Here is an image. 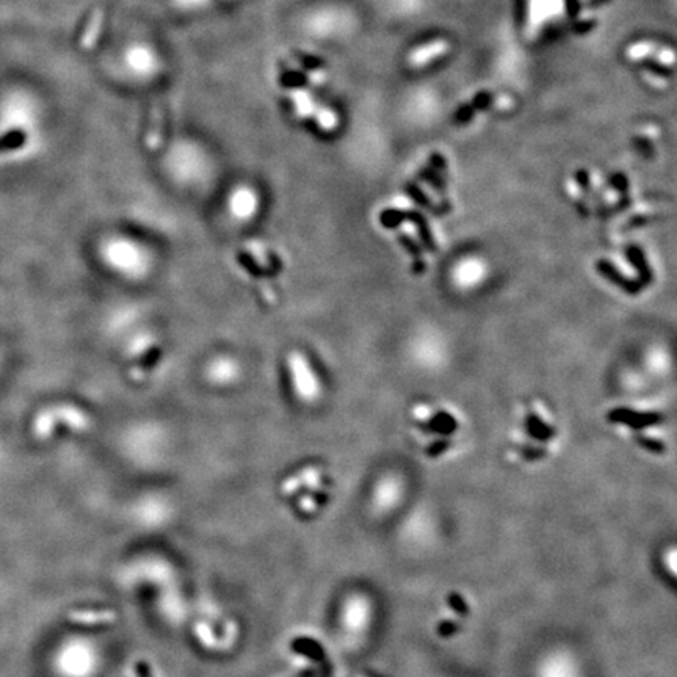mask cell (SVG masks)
Returning <instances> with one entry per match:
<instances>
[{
	"label": "cell",
	"instance_id": "6da1fadb",
	"mask_svg": "<svg viewBox=\"0 0 677 677\" xmlns=\"http://www.w3.org/2000/svg\"><path fill=\"white\" fill-rule=\"evenodd\" d=\"M58 423L68 425L73 432H87L91 427V419L87 412L71 405L48 407L33 420L32 430L36 439H48L55 432Z\"/></svg>",
	"mask_w": 677,
	"mask_h": 677
},
{
	"label": "cell",
	"instance_id": "7a4b0ae2",
	"mask_svg": "<svg viewBox=\"0 0 677 677\" xmlns=\"http://www.w3.org/2000/svg\"><path fill=\"white\" fill-rule=\"evenodd\" d=\"M607 420L612 423H621L635 432H641L649 427L660 425L665 420L663 415L657 411H635L630 407H614L607 414Z\"/></svg>",
	"mask_w": 677,
	"mask_h": 677
},
{
	"label": "cell",
	"instance_id": "3957f363",
	"mask_svg": "<svg viewBox=\"0 0 677 677\" xmlns=\"http://www.w3.org/2000/svg\"><path fill=\"white\" fill-rule=\"evenodd\" d=\"M290 368L294 373V383L299 397L304 400H315L320 394L319 381L315 378V373L311 371L309 363L304 359L303 355H292L290 358Z\"/></svg>",
	"mask_w": 677,
	"mask_h": 677
},
{
	"label": "cell",
	"instance_id": "277c9868",
	"mask_svg": "<svg viewBox=\"0 0 677 677\" xmlns=\"http://www.w3.org/2000/svg\"><path fill=\"white\" fill-rule=\"evenodd\" d=\"M596 270L599 272V274H602L607 281H610L613 286L619 287L627 295H632V297L640 295L644 290V287L640 282L635 279H629L627 276L622 274L618 268L610 262V260L599 259L596 262Z\"/></svg>",
	"mask_w": 677,
	"mask_h": 677
},
{
	"label": "cell",
	"instance_id": "5b68a950",
	"mask_svg": "<svg viewBox=\"0 0 677 677\" xmlns=\"http://www.w3.org/2000/svg\"><path fill=\"white\" fill-rule=\"evenodd\" d=\"M290 649L295 654H299V656H304L307 659L314 660L315 663L321 668L323 676L329 677L331 663L326 657V652L323 651L321 646L315 640H312V638H307V636L295 638V640L290 643Z\"/></svg>",
	"mask_w": 677,
	"mask_h": 677
},
{
	"label": "cell",
	"instance_id": "8992f818",
	"mask_svg": "<svg viewBox=\"0 0 677 677\" xmlns=\"http://www.w3.org/2000/svg\"><path fill=\"white\" fill-rule=\"evenodd\" d=\"M450 43L447 40H435L420 46L407 55V65L411 68H423L432 63L433 60L441 58L449 52Z\"/></svg>",
	"mask_w": 677,
	"mask_h": 677
},
{
	"label": "cell",
	"instance_id": "52a82bcc",
	"mask_svg": "<svg viewBox=\"0 0 677 677\" xmlns=\"http://www.w3.org/2000/svg\"><path fill=\"white\" fill-rule=\"evenodd\" d=\"M626 257L638 273V282L643 287H648L654 282V270L651 268L648 259H646L643 250L636 245H630L626 248Z\"/></svg>",
	"mask_w": 677,
	"mask_h": 677
},
{
	"label": "cell",
	"instance_id": "ba28073f",
	"mask_svg": "<svg viewBox=\"0 0 677 677\" xmlns=\"http://www.w3.org/2000/svg\"><path fill=\"white\" fill-rule=\"evenodd\" d=\"M164 142V109L159 101L151 105L149 113V127L146 135V144L149 149H159Z\"/></svg>",
	"mask_w": 677,
	"mask_h": 677
},
{
	"label": "cell",
	"instance_id": "9c48e42d",
	"mask_svg": "<svg viewBox=\"0 0 677 677\" xmlns=\"http://www.w3.org/2000/svg\"><path fill=\"white\" fill-rule=\"evenodd\" d=\"M524 428L526 433L532 437V439L545 444L550 439L557 436V430L552 425H549L548 422H544L540 415L535 412H528L526 415V422H524Z\"/></svg>",
	"mask_w": 677,
	"mask_h": 677
},
{
	"label": "cell",
	"instance_id": "30bf717a",
	"mask_svg": "<svg viewBox=\"0 0 677 677\" xmlns=\"http://www.w3.org/2000/svg\"><path fill=\"white\" fill-rule=\"evenodd\" d=\"M420 428L428 433H437L441 436H452L457 433L458 422L447 411H437L432 419L420 423Z\"/></svg>",
	"mask_w": 677,
	"mask_h": 677
},
{
	"label": "cell",
	"instance_id": "8fae6325",
	"mask_svg": "<svg viewBox=\"0 0 677 677\" xmlns=\"http://www.w3.org/2000/svg\"><path fill=\"white\" fill-rule=\"evenodd\" d=\"M238 373V367L233 361H229L226 358L215 361V363L210 364L209 367V378L213 383H220V384H228L230 381H234L237 378Z\"/></svg>",
	"mask_w": 677,
	"mask_h": 677
},
{
	"label": "cell",
	"instance_id": "7c38bea8",
	"mask_svg": "<svg viewBox=\"0 0 677 677\" xmlns=\"http://www.w3.org/2000/svg\"><path fill=\"white\" fill-rule=\"evenodd\" d=\"M289 96L292 97V101L295 104V110H297V117L298 118H312L315 114V109H317V104L314 102L312 95L309 91L304 88H295L289 91Z\"/></svg>",
	"mask_w": 677,
	"mask_h": 677
},
{
	"label": "cell",
	"instance_id": "4fadbf2b",
	"mask_svg": "<svg viewBox=\"0 0 677 677\" xmlns=\"http://www.w3.org/2000/svg\"><path fill=\"white\" fill-rule=\"evenodd\" d=\"M102 21H104L102 10H96L93 14H91V18L87 22V27H85L82 40H80L82 48L91 49L96 44L99 33H101L102 30Z\"/></svg>",
	"mask_w": 677,
	"mask_h": 677
},
{
	"label": "cell",
	"instance_id": "5bb4252c",
	"mask_svg": "<svg viewBox=\"0 0 677 677\" xmlns=\"http://www.w3.org/2000/svg\"><path fill=\"white\" fill-rule=\"evenodd\" d=\"M68 619L77 624H107L117 619L113 612H71Z\"/></svg>",
	"mask_w": 677,
	"mask_h": 677
},
{
	"label": "cell",
	"instance_id": "9a60e30c",
	"mask_svg": "<svg viewBox=\"0 0 677 677\" xmlns=\"http://www.w3.org/2000/svg\"><path fill=\"white\" fill-rule=\"evenodd\" d=\"M659 46L660 44L649 41V40L632 43L626 49V57L630 61H643V60H648V58H654V55H656V52L659 49Z\"/></svg>",
	"mask_w": 677,
	"mask_h": 677
},
{
	"label": "cell",
	"instance_id": "2e32d148",
	"mask_svg": "<svg viewBox=\"0 0 677 677\" xmlns=\"http://www.w3.org/2000/svg\"><path fill=\"white\" fill-rule=\"evenodd\" d=\"M412 223L415 225V228H417L419 237L422 238V243L425 245V248H427L430 252H435V251L437 250V246H436V243H435V238H433L432 233H430L427 220L423 218L422 215L414 212V215H412Z\"/></svg>",
	"mask_w": 677,
	"mask_h": 677
},
{
	"label": "cell",
	"instance_id": "e0dca14e",
	"mask_svg": "<svg viewBox=\"0 0 677 677\" xmlns=\"http://www.w3.org/2000/svg\"><path fill=\"white\" fill-rule=\"evenodd\" d=\"M632 439L636 445H640V447L644 449L646 452L654 453V455H663V453L666 452V444L661 442L660 439H656V437H649V436H644V435H640V433H635L632 436Z\"/></svg>",
	"mask_w": 677,
	"mask_h": 677
},
{
	"label": "cell",
	"instance_id": "ac0fdd59",
	"mask_svg": "<svg viewBox=\"0 0 677 677\" xmlns=\"http://www.w3.org/2000/svg\"><path fill=\"white\" fill-rule=\"evenodd\" d=\"M27 142V135L22 130H11L4 137H0V152L2 151H16Z\"/></svg>",
	"mask_w": 677,
	"mask_h": 677
},
{
	"label": "cell",
	"instance_id": "d6986e66",
	"mask_svg": "<svg viewBox=\"0 0 677 677\" xmlns=\"http://www.w3.org/2000/svg\"><path fill=\"white\" fill-rule=\"evenodd\" d=\"M315 119H317L319 122V126L321 130H326V132H329V130H334L337 127V114L328 109V107H319L317 105V109H315Z\"/></svg>",
	"mask_w": 677,
	"mask_h": 677
},
{
	"label": "cell",
	"instance_id": "ffe728a7",
	"mask_svg": "<svg viewBox=\"0 0 677 677\" xmlns=\"http://www.w3.org/2000/svg\"><path fill=\"white\" fill-rule=\"evenodd\" d=\"M516 449H518V452H519V455L522 457V459L530 461V463H532V461L544 459L545 457H548V449H545V447H538V445L526 444V445H518Z\"/></svg>",
	"mask_w": 677,
	"mask_h": 677
},
{
	"label": "cell",
	"instance_id": "44dd1931",
	"mask_svg": "<svg viewBox=\"0 0 677 677\" xmlns=\"http://www.w3.org/2000/svg\"><path fill=\"white\" fill-rule=\"evenodd\" d=\"M654 60H656L661 66L671 68L677 63V52L673 48H668V46H659L656 55H654Z\"/></svg>",
	"mask_w": 677,
	"mask_h": 677
},
{
	"label": "cell",
	"instance_id": "7402d4cb",
	"mask_svg": "<svg viewBox=\"0 0 677 677\" xmlns=\"http://www.w3.org/2000/svg\"><path fill=\"white\" fill-rule=\"evenodd\" d=\"M449 607L453 612L458 613L459 617H467L469 614V605L464 599L458 595V592H452V595L449 596Z\"/></svg>",
	"mask_w": 677,
	"mask_h": 677
},
{
	"label": "cell",
	"instance_id": "603a6c76",
	"mask_svg": "<svg viewBox=\"0 0 677 677\" xmlns=\"http://www.w3.org/2000/svg\"><path fill=\"white\" fill-rule=\"evenodd\" d=\"M450 445H452L450 441L439 439V441H436L433 444H430L427 450H425V453H427V457H430V458H437V457L444 455V453L450 449Z\"/></svg>",
	"mask_w": 677,
	"mask_h": 677
},
{
	"label": "cell",
	"instance_id": "cb8c5ba5",
	"mask_svg": "<svg viewBox=\"0 0 677 677\" xmlns=\"http://www.w3.org/2000/svg\"><path fill=\"white\" fill-rule=\"evenodd\" d=\"M458 632V626H457V622H453V621H444L441 622L439 626H437V635L442 636V638H449L452 635H455Z\"/></svg>",
	"mask_w": 677,
	"mask_h": 677
},
{
	"label": "cell",
	"instance_id": "d4e9b609",
	"mask_svg": "<svg viewBox=\"0 0 677 677\" xmlns=\"http://www.w3.org/2000/svg\"><path fill=\"white\" fill-rule=\"evenodd\" d=\"M643 79L648 82L649 85H652L654 88H665L666 85H668V80L663 79V77H660L659 74H654V73H649V71H644L643 73Z\"/></svg>",
	"mask_w": 677,
	"mask_h": 677
},
{
	"label": "cell",
	"instance_id": "484cf974",
	"mask_svg": "<svg viewBox=\"0 0 677 677\" xmlns=\"http://www.w3.org/2000/svg\"><path fill=\"white\" fill-rule=\"evenodd\" d=\"M304 73L307 74V77H309V80L314 85H323L328 80V74L323 71V69H309V71H306L304 69Z\"/></svg>",
	"mask_w": 677,
	"mask_h": 677
},
{
	"label": "cell",
	"instance_id": "4316f807",
	"mask_svg": "<svg viewBox=\"0 0 677 677\" xmlns=\"http://www.w3.org/2000/svg\"><path fill=\"white\" fill-rule=\"evenodd\" d=\"M135 671L138 677H152V669L149 666L148 661H138L135 665Z\"/></svg>",
	"mask_w": 677,
	"mask_h": 677
},
{
	"label": "cell",
	"instance_id": "83f0119b",
	"mask_svg": "<svg viewBox=\"0 0 677 677\" xmlns=\"http://www.w3.org/2000/svg\"><path fill=\"white\" fill-rule=\"evenodd\" d=\"M295 677H317V669L315 668H304L302 669V671H299Z\"/></svg>",
	"mask_w": 677,
	"mask_h": 677
},
{
	"label": "cell",
	"instance_id": "f1b7e54d",
	"mask_svg": "<svg viewBox=\"0 0 677 677\" xmlns=\"http://www.w3.org/2000/svg\"><path fill=\"white\" fill-rule=\"evenodd\" d=\"M198 632L203 635V638H204V643H206V644H209V646H213V644H215V643L210 640L209 634H207V627H206V626L199 624V626H198Z\"/></svg>",
	"mask_w": 677,
	"mask_h": 677
},
{
	"label": "cell",
	"instance_id": "f546056e",
	"mask_svg": "<svg viewBox=\"0 0 677 677\" xmlns=\"http://www.w3.org/2000/svg\"><path fill=\"white\" fill-rule=\"evenodd\" d=\"M223 2H230V0H223Z\"/></svg>",
	"mask_w": 677,
	"mask_h": 677
}]
</instances>
